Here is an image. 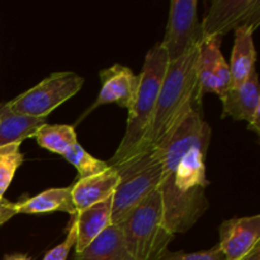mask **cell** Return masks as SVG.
Masks as SVG:
<instances>
[{
  "mask_svg": "<svg viewBox=\"0 0 260 260\" xmlns=\"http://www.w3.org/2000/svg\"><path fill=\"white\" fill-rule=\"evenodd\" d=\"M260 25L259 0H213L201 23L202 38L220 37L230 30Z\"/></svg>",
  "mask_w": 260,
  "mask_h": 260,
  "instance_id": "ba28073f",
  "label": "cell"
},
{
  "mask_svg": "<svg viewBox=\"0 0 260 260\" xmlns=\"http://www.w3.org/2000/svg\"><path fill=\"white\" fill-rule=\"evenodd\" d=\"M83 84L84 79L78 74L57 71L7 103L15 113L47 118L53 109L78 94Z\"/></svg>",
  "mask_w": 260,
  "mask_h": 260,
  "instance_id": "8992f818",
  "label": "cell"
},
{
  "mask_svg": "<svg viewBox=\"0 0 260 260\" xmlns=\"http://www.w3.org/2000/svg\"><path fill=\"white\" fill-rule=\"evenodd\" d=\"M76 240V221L73 217V222L71 226L69 228L68 236L63 240V243H61L60 245H57L56 248H53L52 250L48 251L45 255V258L42 260H66L68 259L69 253H70L71 248L75 245Z\"/></svg>",
  "mask_w": 260,
  "mask_h": 260,
  "instance_id": "603a6c76",
  "label": "cell"
},
{
  "mask_svg": "<svg viewBox=\"0 0 260 260\" xmlns=\"http://www.w3.org/2000/svg\"><path fill=\"white\" fill-rule=\"evenodd\" d=\"M221 40L220 37L202 38L198 46L196 106L202 103L206 94H217L221 98L231 88L230 68L221 52Z\"/></svg>",
  "mask_w": 260,
  "mask_h": 260,
  "instance_id": "9c48e42d",
  "label": "cell"
},
{
  "mask_svg": "<svg viewBox=\"0 0 260 260\" xmlns=\"http://www.w3.org/2000/svg\"><path fill=\"white\" fill-rule=\"evenodd\" d=\"M222 117L248 122V128L260 134V89L256 70L238 88H230L221 96Z\"/></svg>",
  "mask_w": 260,
  "mask_h": 260,
  "instance_id": "30bf717a",
  "label": "cell"
},
{
  "mask_svg": "<svg viewBox=\"0 0 260 260\" xmlns=\"http://www.w3.org/2000/svg\"><path fill=\"white\" fill-rule=\"evenodd\" d=\"M63 157L68 160V162H70L71 165H74V167L76 168V170H78L79 173V179H83V178L90 177V175L103 173L109 168L108 162L91 156L88 151H85V150L79 145V142L75 146L71 147V149L63 155Z\"/></svg>",
  "mask_w": 260,
  "mask_h": 260,
  "instance_id": "ffe728a7",
  "label": "cell"
},
{
  "mask_svg": "<svg viewBox=\"0 0 260 260\" xmlns=\"http://www.w3.org/2000/svg\"><path fill=\"white\" fill-rule=\"evenodd\" d=\"M210 141L211 127L194 106L167 141L156 147L162 162L157 190L164 223L173 235L187 233L210 208L205 164Z\"/></svg>",
  "mask_w": 260,
  "mask_h": 260,
  "instance_id": "6da1fadb",
  "label": "cell"
},
{
  "mask_svg": "<svg viewBox=\"0 0 260 260\" xmlns=\"http://www.w3.org/2000/svg\"><path fill=\"white\" fill-rule=\"evenodd\" d=\"M157 260H225L218 244L210 250L185 253V251H169L168 250L161 258Z\"/></svg>",
  "mask_w": 260,
  "mask_h": 260,
  "instance_id": "7402d4cb",
  "label": "cell"
},
{
  "mask_svg": "<svg viewBox=\"0 0 260 260\" xmlns=\"http://www.w3.org/2000/svg\"><path fill=\"white\" fill-rule=\"evenodd\" d=\"M99 76L102 81L101 93L91 109L103 104L114 103L129 111L139 89L140 74L136 75L127 66L116 63L102 70Z\"/></svg>",
  "mask_w": 260,
  "mask_h": 260,
  "instance_id": "7c38bea8",
  "label": "cell"
},
{
  "mask_svg": "<svg viewBox=\"0 0 260 260\" xmlns=\"http://www.w3.org/2000/svg\"><path fill=\"white\" fill-rule=\"evenodd\" d=\"M45 124H47V118L15 113L8 103L0 104V147L22 144L23 140L35 137L36 132Z\"/></svg>",
  "mask_w": 260,
  "mask_h": 260,
  "instance_id": "2e32d148",
  "label": "cell"
},
{
  "mask_svg": "<svg viewBox=\"0 0 260 260\" xmlns=\"http://www.w3.org/2000/svg\"><path fill=\"white\" fill-rule=\"evenodd\" d=\"M254 32L255 29L249 27L239 28L235 30L233 55L230 68L231 88L243 85L249 76L256 70V51L254 46Z\"/></svg>",
  "mask_w": 260,
  "mask_h": 260,
  "instance_id": "9a60e30c",
  "label": "cell"
},
{
  "mask_svg": "<svg viewBox=\"0 0 260 260\" xmlns=\"http://www.w3.org/2000/svg\"><path fill=\"white\" fill-rule=\"evenodd\" d=\"M202 40L201 23L197 17V0H173L162 42L169 62L194 50Z\"/></svg>",
  "mask_w": 260,
  "mask_h": 260,
  "instance_id": "52a82bcc",
  "label": "cell"
},
{
  "mask_svg": "<svg viewBox=\"0 0 260 260\" xmlns=\"http://www.w3.org/2000/svg\"><path fill=\"white\" fill-rule=\"evenodd\" d=\"M168 63L169 61L164 48L156 43L145 57L136 98L128 111L126 132L113 157L108 161L109 167L124 161L141 150L154 117Z\"/></svg>",
  "mask_w": 260,
  "mask_h": 260,
  "instance_id": "3957f363",
  "label": "cell"
},
{
  "mask_svg": "<svg viewBox=\"0 0 260 260\" xmlns=\"http://www.w3.org/2000/svg\"><path fill=\"white\" fill-rule=\"evenodd\" d=\"M112 200L113 196L74 216L76 221L75 254L81 253L104 230L112 226Z\"/></svg>",
  "mask_w": 260,
  "mask_h": 260,
  "instance_id": "5bb4252c",
  "label": "cell"
},
{
  "mask_svg": "<svg viewBox=\"0 0 260 260\" xmlns=\"http://www.w3.org/2000/svg\"><path fill=\"white\" fill-rule=\"evenodd\" d=\"M3 260H30L28 256L23 255V254H13V255H5Z\"/></svg>",
  "mask_w": 260,
  "mask_h": 260,
  "instance_id": "484cf974",
  "label": "cell"
},
{
  "mask_svg": "<svg viewBox=\"0 0 260 260\" xmlns=\"http://www.w3.org/2000/svg\"><path fill=\"white\" fill-rule=\"evenodd\" d=\"M240 260H260V245L256 246L251 253H249L248 255Z\"/></svg>",
  "mask_w": 260,
  "mask_h": 260,
  "instance_id": "d4e9b609",
  "label": "cell"
},
{
  "mask_svg": "<svg viewBox=\"0 0 260 260\" xmlns=\"http://www.w3.org/2000/svg\"><path fill=\"white\" fill-rule=\"evenodd\" d=\"M24 156L20 152V144H10L0 147V196L9 188L15 172L22 165Z\"/></svg>",
  "mask_w": 260,
  "mask_h": 260,
  "instance_id": "44dd1931",
  "label": "cell"
},
{
  "mask_svg": "<svg viewBox=\"0 0 260 260\" xmlns=\"http://www.w3.org/2000/svg\"><path fill=\"white\" fill-rule=\"evenodd\" d=\"M35 139L43 149L62 156L78 144L75 128L69 124H45L36 132Z\"/></svg>",
  "mask_w": 260,
  "mask_h": 260,
  "instance_id": "d6986e66",
  "label": "cell"
},
{
  "mask_svg": "<svg viewBox=\"0 0 260 260\" xmlns=\"http://www.w3.org/2000/svg\"><path fill=\"white\" fill-rule=\"evenodd\" d=\"M74 260H134L127 251L118 226H109Z\"/></svg>",
  "mask_w": 260,
  "mask_h": 260,
  "instance_id": "ac0fdd59",
  "label": "cell"
},
{
  "mask_svg": "<svg viewBox=\"0 0 260 260\" xmlns=\"http://www.w3.org/2000/svg\"><path fill=\"white\" fill-rule=\"evenodd\" d=\"M18 213L25 215H42L50 212H66L69 215L76 216V208L74 205L71 187L52 188L41 192L40 194L17 203Z\"/></svg>",
  "mask_w": 260,
  "mask_h": 260,
  "instance_id": "e0dca14e",
  "label": "cell"
},
{
  "mask_svg": "<svg viewBox=\"0 0 260 260\" xmlns=\"http://www.w3.org/2000/svg\"><path fill=\"white\" fill-rule=\"evenodd\" d=\"M198 46L183 57L168 63L154 117L140 151L164 144L196 106Z\"/></svg>",
  "mask_w": 260,
  "mask_h": 260,
  "instance_id": "7a4b0ae2",
  "label": "cell"
},
{
  "mask_svg": "<svg viewBox=\"0 0 260 260\" xmlns=\"http://www.w3.org/2000/svg\"><path fill=\"white\" fill-rule=\"evenodd\" d=\"M127 251L134 260H157L168 251L174 235L164 223L159 190L140 203L118 226Z\"/></svg>",
  "mask_w": 260,
  "mask_h": 260,
  "instance_id": "5b68a950",
  "label": "cell"
},
{
  "mask_svg": "<svg viewBox=\"0 0 260 260\" xmlns=\"http://www.w3.org/2000/svg\"><path fill=\"white\" fill-rule=\"evenodd\" d=\"M15 215H18L17 203L10 202V201L5 200L4 197L0 196V226L8 222Z\"/></svg>",
  "mask_w": 260,
  "mask_h": 260,
  "instance_id": "cb8c5ba5",
  "label": "cell"
},
{
  "mask_svg": "<svg viewBox=\"0 0 260 260\" xmlns=\"http://www.w3.org/2000/svg\"><path fill=\"white\" fill-rule=\"evenodd\" d=\"M119 183V175L116 169L109 167L106 172L79 179L71 187L76 213L83 212L95 203L112 197Z\"/></svg>",
  "mask_w": 260,
  "mask_h": 260,
  "instance_id": "4fadbf2b",
  "label": "cell"
},
{
  "mask_svg": "<svg viewBox=\"0 0 260 260\" xmlns=\"http://www.w3.org/2000/svg\"><path fill=\"white\" fill-rule=\"evenodd\" d=\"M260 245V216L231 218L220 226V250L225 260H240Z\"/></svg>",
  "mask_w": 260,
  "mask_h": 260,
  "instance_id": "8fae6325",
  "label": "cell"
},
{
  "mask_svg": "<svg viewBox=\"0 0 260 260\" xmlns=\"http://www.w3.org/2000/svg\"><path fill=\"white\" fill-rule=\"evenodd\" d=\"M112 168L119 175L112 200V225L119 226L140 203L159 189L162 162L159 150L147 147Z\"/></svg>",
  "mask_w": 260,
  "mask_h": 260,
  "instance_id": "277c9868",
  "label": "cell"
}]
</instances>
